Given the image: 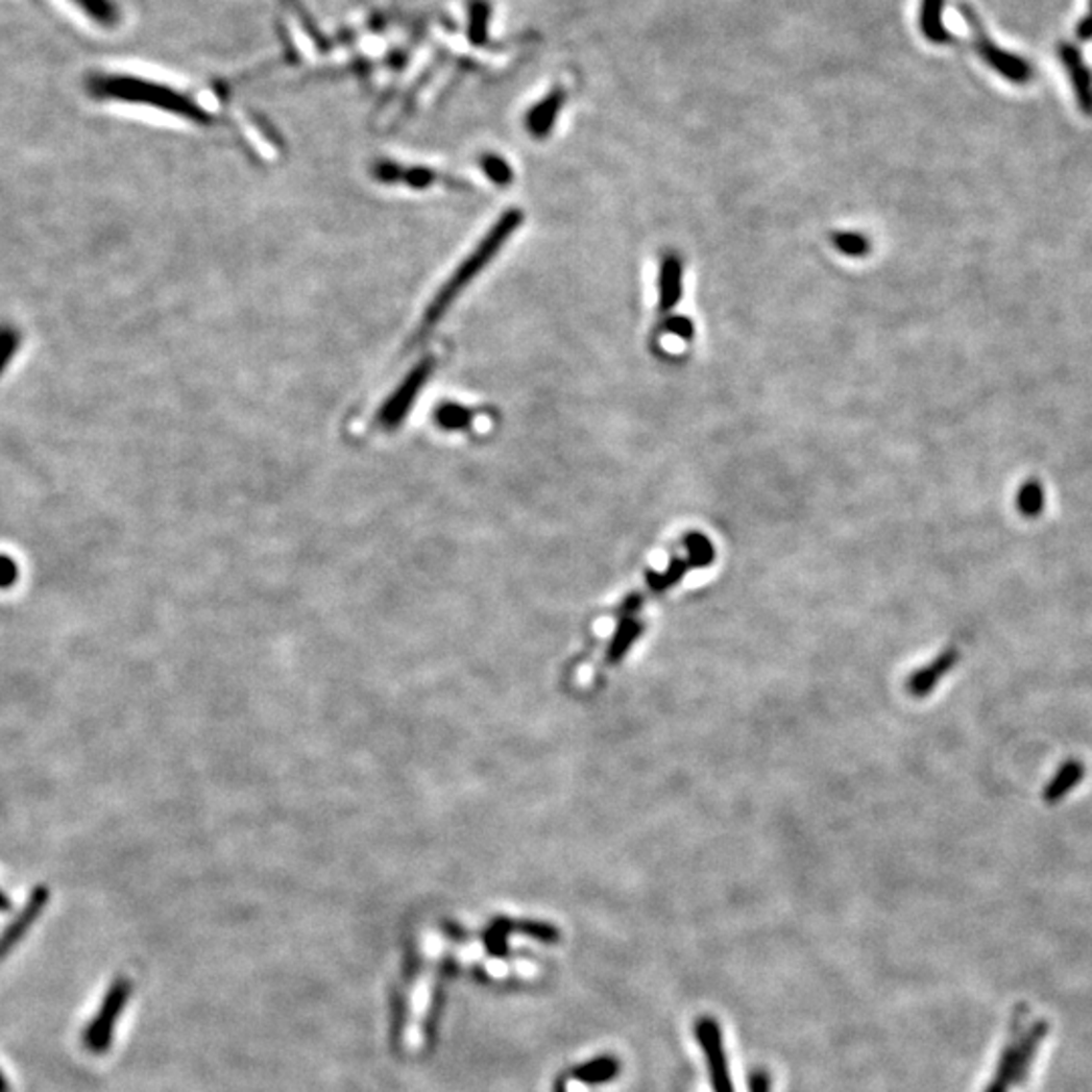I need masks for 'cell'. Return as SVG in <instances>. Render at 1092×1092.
I'll list each match as a JSON object with an SVG mask.
<instances>
[{
  "label": "cell",
  "mask_w": 1092,
  "mask_h": 1092,
  "mask_svg": "<svg viewBox=\"0 0 1092 1092\" xmlns=\"http://www.w3.org/2000/svg\"><path fill=\"white\" fill-rule=\"evenodd\" d=\"M47 902H49V889L47 887H37L31 896H29L25 908L19 913V917L8 927L4 928L2 935H0V961L4 960L15 949V945L29 932V928L33 927L34 921L45 911Z\"/></svg>",
  "instance_id": "cell-7"
},
{
  "label": "cell",
  "mask_w": 1092,
  "mask_h": 1092,
  "mask_svg": "<svg viewBox=\"0 0 1092 1092\" xmlns=\"http://www.w3.org/2000/svg\"><path fill=\"white\" fill-rule=\"evenodd\" d=\"M696 1036H698V1042L708 1059V1068H710V1081H712V1087L714 1092H734L732 1089V1083H730V1074H728L727 1057H725V1048H723V1034H721V1027L710 1020V1018H702L698 1020L696 1024Z\"/></svg>",
  "instance_id": "cell-6"
},
{
  "label": "cell",
  "mask_w": 1092,
  "mask_h": 1092,
  "mask_svg": "<svg viewBox=\"0 0 1092 1092\" xmlns=\"http://www.w3.org/2000/svg\"><path fill=\"white\" fill-rule=\"evenodd\" d=\"M88 92L100 100L128 101V103H146L170 114L191 118L199 124H209V114L200 110L197 103L187 96L159 86L140 77L130 75H92L88 79Z\"/></svg>",
  "instance_id": "cell-1"
},
{
  "label": "cell",
  "mask_w": 1092,
  "mask_h": 1092,
  "mask_svg": "<svg viewBox=\"0 0 1092 1092\" xmlns=\"http://www.w3.org/2000/svg\"><path fill=\"white\" fill-rule=\"evenodd\" d=\"M1059 55L1060 62L1068 71L1070 83L1074 88V96H1076L1083 114L1092 116V73L1083 59V53L1074 45L1062 43L1059 47Z\"/></svg>",
  "instance_id": "cell-8"
},
{
  "label": "cell",
  "mask_w": 1092,
  "mask_h": 1092,
  "mask_svg": "<svg viewBox=\"0 0 1092 1092\" xmlns=\"http://www.w3.org/2000/svg\"><path fill=\"white\" fill-rule=\"evenodd\" d=\"M620 1062L613 1057H601V1059L591 1060L587 1064H581L579 1068L573 1070V1078L581 1081V1083H587V1085H601V1083H609L613 1081L617 1074H620Z\"/></svg>",
  "instance_id": "cell-15"
},
{
  "label": "cell",
  "mask_w": 1092,
  "mask_h": 1092,
  "mask_svg": "<svg viewBox=\"0 0 1092 1092\" xmlns=\"http://www.w3.org/2000/svg\"><path fill=\"white\" fill-rule=\"evenodd\" d=\"M960 13L963 15V19L967 21L971 33H973V49L977 51V55L992 67L993 71H997L1003 79L1012 81V83H1018V86H1024L1027 81H1032L1034 77V69L1032 66L1024 62L1020 55L1016 53H1010V51H1003L1001 47H997L993 43L992 39L986 33L984 25H981V19L979 15L967 4V2H960Z\"/></svg>",
  "instance_id": "cell-4"
},
{
  "label": "cell",
  "mask_w": 1092,
  "mask_h": 1092,
  "mask_svg": "<svg viewBox=\"0 0 1092 1092\" xmlns=\"http://www.w3.org/2000/svg\"><path fill=\"white\" fill-rule=\"evenodd\" d=\"M10 906H13L10 898H8L6 894L0 891V913H8V911H10Z\"/></svg>",
  "instance_id": "cell-27"
},
{
  "label": "cell",
  "mask_w": 1092,
  "mask_h": 1092,
  "mask_svg": "<svg viewBox=\"0 0 1092 1092\" xmlns=\"http://www.w3.org/2000/svg\"><path fill=\"white\" fill-rule=\"evenodd\" d=\"M1018 508H1020V514L1026 516V518H1036V516L1042 514V510H1044V490H1042L1040 482L1029 480L1020 488Z\"/></svg>",
  "instance_id": "cell-17"
},
{
  "label": "cell",
  "mask_w": 1092,
  "mask_h": 1092,
  "mask_svg": "<svg viewBox=\"0 0 1092 1092\" xmlns=\"http://www.w3.org/2000/svg\"><path fill=\"white\" fill-rule=\"evenodd\" d=\"M1046 1032H1048L1046 1022L1032 1020L1027 1012L1020 1010L1016 1014L1014 1026L1010 1032L1008 1046L999 1059L993 1081L986 1092H1010L1020 1087L1026 1081L1029 1066L1034 1064L1040 1042L1046 1036Z\"/></svg>",
  "instance_id": "cell-2"
},
{
  "label": "cell",
  "mask_w": 1092,
  "mask_h": 1092,
  "mask_svg": "<svg viewBox=\"0 0 1092 1092\" xmlns=\"http://www.w3.org/2000/svg\"><path fill=\"white\" fill-rule=\"evenodd\" d=\"M19 581V564L13 557L0 553V589H10Z\"/></svg>",
  "instance_id": "cell-22"
},
{
  "label": "cell",
  "mask_w": 1092,
  "mask_h": 1092,
  "mask_svg": "<svg viewBox=\"0 0 1092 1092\" xmlns=\"http://www.w3.org/2000/svg\"><path fill=\"white\" fill-rule=\"evenodd\" d=\"M520 223H523V213L520 211H508L498 221L496 227L484 237L480 247L465 260V264L454 273V277L447 282L443 292L433 301V306H431L430 312H428V318H426V326H430V324L437 322L441 318L443 310L450 308V304L458 298V294L464 290L465 286L484 269V265L490 264V260L496 258L500 247L512 237V233L520 227Z\"/></svg>",
  "instance_id": "cell-3"
},
{
  "label": "cell",
  "mask_w": 1092,
  "mask_h": 1092,
  "mask_svg": "<svg viewBox=\"0 0 1092 1092\" xmlns=\"http://www.w3.org/2000/svg\"><path fill=\"white\" fill-rule=\"evenodd\" d=\"M77 6L88 15L92 17L96 23H100L103 27H112L118 23V8L112 0H75Z\"/></svg>",
  "instance_id": "cell-18"
},
{
  "label": "cell",
  "mask_w": 1092,
  "mask_h": 1092,
  "mask_svg": "<svg viewBox=\"0 0 1092 1092\" xmlns=\"http://www.w3.org/2000/svg\"><path fill=\"white\" fill-rule=\"evenodd\" d=\"M426 372H428V366L419 368L413 377L407 379V383L401 387V393L387 403V407H385V411H383V415H381L383 423H387V426H395V423H398V421L405 417L407 407L411 405V401H413L415 395H417L419 387L423 385Z\"/></svg>",
  "instance_id": "cell-11"
},
{
  "label": "cell",
  "mask_w": 1092,
  "mask_h": 1092,
  "mask_svg": "<svg viewBox=\"0 0 1092 1092\" xmlns=\"http://www.w3.org/2000/svg\"><path fill=\"white\" fill-rule=\"evenodd\" d=\"M439 421L443 428L447 430H462L467 428L469 421H471V413L465 411L462 407H454V405H447L441 413H439Z\"/></svg>",
  "instance_id": "cell-20"
},
{
  "label": "cell",
  "mask_w": 1092,
  "mask_h": 1092,
  "mask_svg": "<svg viewBox=\"0 0 1092 1092\" xmlns=\"http://www.w3.org/2000/svg\"><path fill=\"white\" fill-rule=\"evenodd\" d=\"M957 662V652L955 650H949V652H943L941 658L932 665L925 668L923 672H919L913 680H911V693L917 696L927 695L932 690V686L955 665Z\"/></svg>",
  "instance_id": "cell-13"
},
{
  "label": "cell",
  "mask_w": 1092,
  "mask_h": 1092,
  "mask_svg": "<svg viewBox=\"0 0 1092 1092\" xmlns=\"http://www.w3.org/2000/svg\"><path fill=\"white\" fill-rule=\"evenodd\" d=\"M771 1091V1081L767 1076V1072L757 1070L753 1076H751V1092H769Z\"/></svg>",
  "instance_id": "cell-26"
},
{
  "label": "cell",
  "mask_w": 1092,
  "mask_h": 1092,
  "mask_svg": "<svg viewBox=\"0 0 1092 1092\" xmlns=\"http://www.w3.org/2000/svg\"><path fill=\"white\" fill-rule=\"evenodd\" d=\"M21 344H23L21 331L10 322H0V377L17 357Z\"/></svg>",
  "instance_id": "cell-16"
},
{
  "label": "cell",
  "mask_w": 1092,
  "mask_h": 1092,
  "mask_svg": "<svg viewBox=\"0 0 1092 1092\" xmlns=\"http://www.w3.org/2000/svg\"><path fill=\"white\" fill-rule=\"evenodd\" d=\"M484 168L488 172V176L498 183V185H506L508 180H512V170L510 166L506 165L502 159L498 156H490L484 161Z\"/></svg>",
  "instance_id": "cell-23"
},
{
  "label": "cell",
  "mask_w": 1092,
  "mask_h": 1092,
  "mask_svg": "<svg viewBox=\"0 0 1092 1092\" xmlns=\"http://www.w3.org/2000/svg\"><path fill=\"white\" fill-rule=\"evenodd\" d=\"M1076 34H1078L1081 41L1092 39V0L1091 4H1089V13L1083 17V21L1076 27Z\"/></svg>",
  "instance_id": "cell-25"
},
{
  "label": "cell",
  "mask_w": 1092,
  "mask_h": 1092,
  "mask_svg": "<svg viewBox=\"0 0 1092 1092\" xmlns=\"http://www.w3.org/2000/svg\"><path fill=\"white\" fill-rule=\"evenodd\" d=\"M682 296V262L668 256L660 269V310L670 312Z\"/></svg>",
  "instance_id": "cell-10"
},
{
  "label": "cell",
  "mask_w": 1092,
  "mask_h": 1092,
  "mask_svg": "<svg viewBox=\"0 0 1092 1092\" xmlns=\"http://www.w3.org/2000/svg\"><path fill=\"white\" fill-rule=\"evenodd\" d=\"M1085 777V765L1081 761H1068L1064 762L1060 767L1057 777L1050 781V785L1046 787L1044 792V799L1048 803H1057L1064 795L1068 794L1070 790H1074L1081 779Z\"/></svg>",
  "instance_id": "cell-14"
},
{
  "label": "cell",
  "mask_w": 1092,
  "mask_h": 1092,
  "mask_svg": "<svg viewBox=\"0 0 1092 1092\" xmlns=\"http://www.w3.org/2000/svg\"><path fill=\"white\" fill-rule=\"evenodd\" d=\"M132 995V984L128 977H116V981L110 986V990L101 999L100 1010L96 1018L88 1024L83 1032V1044L90 1052L103 1054L110 1050L112 1038L116 1024L128 1005V999Z\"/></svg>",
  "instance_id": "cell-5"
},
{
  "label": "cell",
  "mask_w": 1092,
  "mask_h": 1092,
  "mask_svg": "<svg viewBox=\"0 0 1092 1092\" xmlns=\"http://www.w3.org/2000/svg\"><path fill=\"white\" fill-rule=\"evenodd\" d=\"M0 1092H10V1085H8V1081L4 1078L2 1070H0Z\"/></svg>",
  "instance_id": "cell-28"
},
{
  "label": "cell",
  "mask_w": 1092,
  "mask_h": 1092,
  "mask_svg": "<svg viewBox=\"0 0 1092 1092\" xmlns=\"http://www.w3.org/2000/svg\"><path fill=\"white\" fill-rule=\"evenodd\" d=\"M833 245L840 253L850 258H864L870 251V241L860 233L840 232L833 235Z\"/></svg>",
  "instance_id": "cell-19"
},
{
  "label": "cell",
  "mask_w": 1092,
  "mask_h": 1092,
  "mask_svg": "<svg viewBox=\"0 0 1092 1092\" xmlns=\"http://www.w3.org/2000/svg\"><path fill=\"white\" fill-rule=\"evenodd\" d=\"M943 6L945 0H923L921 2V31L935 45H947L953 41L943 25Z\"/></svg>",
  "instance_id": "cell-12"
},
{
  "label": "cell",
  "mask_w": 1092,
  "mask_h": 1092,
  "mask_svg": "<svg viewBox=\"0 0 1092 1092\" xmlns=\"http://www.w3.org/2000/svg\"><path fill=\"white\" fill-rule=\"evenodd\" d=\"M665 329L672 332V334L684 338V340H690L693 334H695V324H693L688 318H684V316H672V318L668 320Z\"/></svg>",
  "instance_id": "cell-24"
},
{
  "label": "cell",
  "mask_w": 1092,
  "mask_h": 1092,
  "mask_svg": "<svg viewBox=\"0 0 1092 1092\" xmlns=\"http://www.w3.org/2000/svg\"><path fill=\"white\" fill-rule=\"evenodd\" d=\"M474 13V19H471V31H474V39H478L476 43H482L484 34H486V21L490 17V8L484 0H478L471 8Z\"/></svg>",
  "instance_id": "cell-21"
},
{
  "label": "cell",
  "mask_w": 1092,
  "mask_h": 1092,
  "mask_svg": "<svg viewBox=\"0 0 1092 1092\" xmlns=\"http://www.w3.org/2000/svg\"><path fill=\"white\" fill-rule=\"evenodd\" d=\"M564 100H566V94L563 88H555L544 100L538 101L527 116L529 132L536 138H544L547 134L551 132L557 116L563 110Z\"/></svg>",
  "instance_id": "cell-9"
}]
</instances>
